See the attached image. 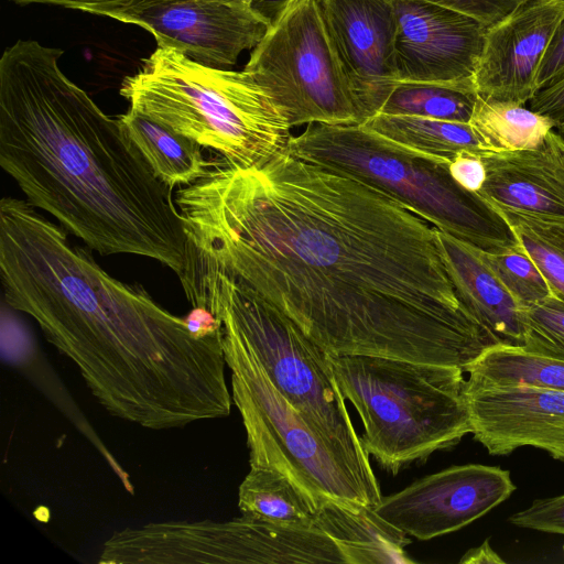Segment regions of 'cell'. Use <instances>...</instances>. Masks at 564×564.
Segmentation results:
<instances>
[{"label": "cell", "mask_w": 564, "mask_h": 564, "mask_svg": "<svg viewBox=\"0 0 564 564\" xmlns=\"http://www.w3.org/2000/svg\"><path fill=\"white\" fill-rule=\"evenodd\" d=\"M315 528L338 545L347 564L414 562L404 551L411 540L373 507L323 499L317 503Z\"/></svg>", "instance_id": "cell-19"}, {"label": "cell", "mask_w": 564, "mask_h": 564, "mask_svg": "<svg viewBox=\"0 0 564 564\" xmlns=\"http://www.w3.org/2000/svg\"><path fill=\"white\" fill-rule=\"evenodd\" d=\"M452 177L464 188L478 193L486 180V169L480 154L463 151L448 165Z\"/></svg>", "instance_id": "cell-32"}, {"label": "cell", "mask_w": 564, "mask_h": 564, "mask_svg": "<svg viewBox=\"0 0 564 564\" xmlns=\"http://www.w3.org/2000/svg\"><path fill=\"white\" fill-rule=\"evenodd\" d=\"M360 180L402 203L432 226L482 251L519 243L503 216L451 175V161L399 149L360 124L308 123L286 151Z\"/></svg>", "instance_id": "cell-7"}, {"label": "cell", "mask_w": 564, "mask_h": 564, "mask_svg": "<svg viewBox=\"0 0 564 564\" xmlns=\"http://www.w3.org/2000/svg\"><path fill=\"white\" fill-rule=\"evenodd\" d=\"M398 80L473 79L487 26L462 12L424 0H392Z\"/></svg>", "instance_id": "cell-14"}, {"label": "cell", "mask_w": 564, "mask_h": 564, "mask_svg": "<svg viewBox=\"0 0 564 564\" xmlns=\"http://www.w3.org/2000/svg\"><path fill=\"white\" fill-rule=\"evenodd\" d=\"M288 552L283 527L241 514L224 522L165 521L116 531L105 542L98 563L280 564Z\"/></svg>", "instance_id": "cell-10"}, {"label": "cell", "mask_w": 564, "mask_h": 564, "mask_svg": "<svg viewBox=\"0 0 564 564\" xmlns=\"http://www.w3.org/2000/svg\"><path fill=\"white\" fill-rule=\"evenodd\" d=\"M432 2L481 22L487 28L507 18L524 0H424Z\"/></svg>", "instance_id": "cell-30"}, {"label": "cell", "mask_w": 564, "mask_h": 564, "mask_svg": "<svg viewBox=\"0 0 564 564\" xmlns=\"http://www.w3.org/2000/svg\"><path fill=\"white\" fill-rule=\"evenodd\" d=\"M434 228L442 261L463 306L500 345L522 347V310L485 262L481 250Z\"/></svg>", "instance_id": "cell-18"}, {"label": "cell", "mask_w": 564, "mask_h": 564, "mask_svg": "<svg viewBox=\"0 0 564 564\" xmlns=\"http://www.w3.org/2000/svg\"><path fill=\"white\" fill-rule=\"evenodd\" d=\"M509 520L520 528L564 534V495L534 500Z\"/></svg>", "instance_id": "cell-29"}, {"label": "cell", "mask_w": 564, "mask_h": 564, "mask_svg": "<svg viewBox=\"0 0 564 564\" xmlns=\"http://www.w3.org/2000/svg\"><path fill=\"white\" fill-rule=\"evenodd\" d=\"M19 4H53L67 9L79 10L91 14L108 17L116 10L123 8L135 0H12Z\"/></svg>", "instance_id": "cell-34"}, {"label": "cell", "mask_w": 564, "mask_h": 564, "mask_svg": "<svg viewBox=\"0 0 564 564\" xmlns=\"http://www.w3.org/2000/svg\"><path fill=\"white\" fill-rule=\"evenodd\" d=\"M564 79V14L560 19L541 59L536 91Z\"/></svg>", "instance_id": "cell-31"}, {"label": "cell", "mask_w": 564, "mask_h": 564, "mask_svg": "<svg viewBox=\"0 0 564 564\" xmlns=\"http://www.w3.org/2000/svg\"><path fill=\"white\" fill-rule=\"evenodd\" d=\"M117 118L153 174L171 189L196 183L221 162L207 161L196 141L131 108Z\"/></svg>", "instance_id": "cell-20"}, {"label": "cell", "mask_w": 564, "mask_h": 564, "mask_svg": "<svg viewBox=\"0 0 564 564\" xmlns=\"http://www.w3.org/2000/svg\"><path fill=\"white\" fill-rule=\"evenodd\" d=\"M481 256L521 310L553 295L544 275L520 242L497 252L481 250Z\"/></svg>", "instance_id": "cell-27"}, {"label": "cell", "mask_w": 564, "mask_h": 564, "mask_svg": "<svg viewBox=\"0 0 564 564\" xmlns=\"http://www.w3.org/2000/svg\"><path fill=\"white\" fill-rule=\"evenodd\" d=\"M108 18L141 26L158 46L218 68L235 65L270 28L251 0H135Z\"/></svg>", "instance_id": "cell-11"}, {"label": "cell", "mask_w": 564, "mask_h": 564, "mask_svg": "<svg viewBox=\"0 0 564 564\" xmlns=\"http://www.w3.org/2000/svg\"><path fill=\"white\" fill-rule=\"evenodd\" d=\"M469 124L488 152L534 149L554 128L545 116L522 105L478 97Z\"/></svg>", "instance_id": "cell-23"}, {"label": "cell", "mask_w": 564, "mask_h": 564, "mask_svg": "<svg viewBox=\"0 0 564 564\" xmlns=\"http://www.w3.org/2000/svg\"><path fill=\"white\" fill-rule=\"evenodd\" d=\"M477 99L473 79L452 83L400 82L379 112L469 123Z\"/></svg>", "instance_id": "cell-25"}, {"label": "cell", "mask_w": 564, "mask_h": 564, "mask_svg": "<svg viewBox=\"0 0 564 564\" xmlns=\"http://www.w3.org/2000/svg\"><path fill=\"white\" fill-rule=\"evenodd\" d=\"M529 102L531 110L547 117L564 135V79L538 90Z\"/></svg>", "instance_id": "cell-33"}, {"label": "cell", "mask_w": 564, "mask_h": 564, "mask_svg": "<svg viewBox=\"0 0 564 564\" xmlns=\"http://www.w3.org/2000/svg\"><path fill=\"white\" fill-rule=\"evenodd\" d=\"M181 283L193 307L209 308L240 334L274 388L319 434L372 468L327 352L252 288L205 261L191 257Z\"/></svg>", "instance_id": "cell-6"}, {"label": "cell", "mask_w": 564, "mask_h": 564, "mask_svg": "<svg viewBox=\"0 0 564 564\" xmlns=\"http://www.w3.org/2000/svg\"><path fill=\"white\" fill-rule=\"evenodd\" d=\"M0 274L6 304L37 323L111 415L167 430L230 414L223 332L196 338L28 200H0Z\"/></svg>", "instance_id": "cell-2"}, {"label": "cell", "mask_w": 564, "mask_h": 564, "mask_svg": "<svg viewBox=\"0 0 564 564\" xmlns=\"http://www.w3.org/2000/svg\"><path fill=\"white\" fill-rule=\"evenodd\" d=\"M468 378L495 386H529L564 392V361L522 347L497 345L466 367Z\"/></svg>", "instance_id": "cell-24"}, {"label": "cell", "mask_w": 564, "mask_h": 564, "mask_svg": "<svg viewBox=\"0 0 564 564\" xmlns=\"http://www.w3.org/2000/svg\"><path fill=\"white\" fill-rule=\"evenodd\" d=\"M124 77L120 95L130 108L220 154L232 166L263 165L286 151L288 117L246 72L199 64L160 47Z\"/></svg>", "instance_id": "cell-4"}, {"label": "cell", "mask_w": 564, "mask_h": 564, "mask_svg": "<svg viewBox=\"0 0 564 564\" xmlns=\"http://www.w3.org/2000/svg\"><path fill=\"white\" fill-rule=\"evenodd\" d=\"M238 507L243 516L274 524L316 529V503L284 475L250 467L239 486Z\"/></svg>", "instance_id": "cell-22"}, {"label": "cell", "mask_w": 564, "mask_h": 564, "mask_svg": "<svg viewBox=\"0 0 564 564\" xmlns=\"http://www.w3.org/2000/svg\"><path fill=\"white\" fill-rule=\"evenodd\" d=\"M219 322L250 467L284 475L316 506L326 498L377 506L382 495L372 468L358 464L319 434L274 388L240 334L229 323Z\"/></svg>", "instance_id": "cell-8"}, {"label": "cell", "mask_w": 564, "mask_h": 564, "mask_svg": "<svg viewBox=\"0 0 564 564\" xmlns=\"http://www.w3.org/2000/svg\"><path fill=\"white\" fill-rule=\"evenodd\" d=\"M509 470L480 464L452 466L381 498L375 512L421 541L457 531L514 491Z\"/></svg>", "instance_id": "cell-12"}, {"label": "cell", "mask_w": 564, "mask_h": 564, "mask_svg": "<svg viewBox=\"0 0 564 564\" xmlns=\"http://www.w3.org/2000/svg\"><path fill=\"white\" fill-rule=\"evenodd\" d=\"M245 70L273 97L292 127L360 124L318 0H293L253 47Z\"/></svg>", "instance_id": "cell-9"}, {"label": "cell", "mask_w": 564, "mask_h": 564, "mask_svg": "<svg viewBox=\"0 0 564 564\" xmlns=\"http://www.w3.org/2000/svg\"><path fill=\"white\" fill-rule=\"evenodd\" d=\"M360 126L389 143L429 159L452 161L463 151L488 152L469 123L378 112Z\"/></svg>", "instance_id": "cell-21"}, {"label": "cell", "mask_w": 564, "mask_h": 564, "mask_svg": "<svg viewBox=\"0 0 564 564\" xmlns=\"http://www.w3.org/2000/svg\"><path fill=\"white\" fill-rule=\"evenodd\" d=\"M523 346L529 352L564 361V302L552 295L522 310Z\"/></svg>", "instance_id": "cell-28"}, {"label": "cell", "mask_w": 564, "mask_h": 564, "mask_svg": "<svg viewBox=\"0 0 564 564\" xmlns=\"http://www.w3.org/2000/svg\"><path fill=\"white\" fill-rule=\"evenodd\" d=\"M327 358L343 397L360 416L365 451L389 473L471 433L464 369L366 355Z\"/></svg>", "instance_id": "cell-5"}, {"label": "cell", "mask_w": 564, "mask_h": 564, "mask_svg": "<svg viewBox=\"0 0 564 564\" xmlns=\"http://www.w3.org/2000/svg\"><path fill=\"white\" fill-rule=\"evenodd\" d=\"M361 122L378 113L398 80L392 0H318Z\"/></svg>", "instance_id": "cell-13"}, {"label": "cell", "mask_w": 564, "mask_h": 564, "mask_svg": "<svg viewBox=\"0 0 564 564\" xmlns=\"http://www.w3.org/2000/svg\"><path fill=\"white\" fill-rule=\"evenodd\" d=\"M497 210L508 221L520 245L544 275L553 295L564 302V219H545Z\"/></svg>", "instance_id": "cell-26"}, {"label": "cell", "mask_w": 564, "mask_h": 564, "mask_svg": "<svg viewBox=\"0 0 564 564\" xmlns=\"http://www.w3.org/2000/svg\"><path fill=\"white\" fill-rule=\"evenodd\" d=\"M464 564H501L505 563L490 546L489 540L484 541L479 546L468 550L460 558Z\"/></svg>", "instance_id": "cell-36"}, {"label": "cell", "mask_w": 564, "mask_h": 564, "mask_svg": "<svg viewBox=\"0 0 564 564\" xmlns=\"http://www.w3.org/2000/svg\"><path fill=\"white\" fill-rule=\"evenodd\" d=\"M563 14L564 0H524L489 26L473 77L478 97L522 106L530 101L541 59Z\"/></svg>", "instance_id": "cell-16"}, {"label": "cell", "mask_w": 564, "mask_h": 564, "mask_svg": "<svg viewBox=\"0 0 564 564\" xmlns=\"http://www.w3.org/2000/svg\"><path fill=\"white\" fill-rule=\"evenodd\" d=\"M471 434L489 454L534 446L564 460V392L466 379Z\"/></svg>", "instance_id": "cell-15"}, {"label": "cell", "mask_w": 564, "mask_h": 564, "mask_svg": "<svg viewBox=\"0 0 564 564\" xmlns=\"http://www.w3.org/2000/svg\"><path fill=\"white\" fill-rule=\"evenodd\" d=\"M478 194L497 209L564 219V138L547 133L534 149L486 152Z\"/></svg>", "instance_id": "cell-17"}, {"label": "cell", "mask_w": 564, "mask_h": 564, "mask_svg": "<svg viewBox=\"0 0 564 564\" xmlns=\"http://www.w3.org/2000/svg\"><path fill=\"white\" fill-rule=\"evenodd\" d=\"M293 0H251V6L271 25Z\"/></svg>", "instance_id": "cell-37"}, {"label": "cell", "mask_w": 564, "mask_h": 564, "mask_svg": "<svg viewBox=\"0 0 564 564\" xmlns=\"http://www.w3.org/2000/svg\"><path fill=\"white\" fill-rule=\"evenodd\" d=\"M192 257L252 288L325 352L466 369L500 345L458 300L435 228L288 152L176 192Z\"/></svg>", "instance_id": "cell-1"}, {"label": "cell", "mask_w": 564, "mask_h": 564, "mask_svg": "<svg viewBox=\"0 0 564 564\" xmlns=\"http://www.w3.org/2000/svg\"><path fill=\"white\" fill-rule=\"evenodd\" d=\"M563 551H564V545H563Z\"/></svg>", "instance_id": "cell-38"}, {"label": "cell", "mask_w": 564, "mask_h": 564, "mask_svg": "<svg viewBox=\"0 0 564 564\" xmlns=\"http://www.w3.org/2000/svg\"><path fill=\"white\" fill-rule=\"evenodd\" d=\"M184 322L189 333L196 338H206L221 332L219 319L204 306H194L184 317Z\"/></svg>", "instance_id": "cell-35"}, {"label": "cell", "mask_w": 564, "mask_h": 564, "mask_svg": "<svg viewBox=\"0 0 564 564\" xmlns=\"http://www.w3.org/2000/svg\"><path fill=\"white\" fill-rule=\"evenodd\" d=\"M63 51L19 40L0 58V165L26 200L101 256L151 258L180 280L191 261L172 189L61 69Z\"/></svg>", "instance_id": "cell-3"}]
</instances>
